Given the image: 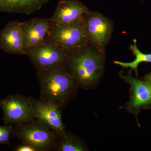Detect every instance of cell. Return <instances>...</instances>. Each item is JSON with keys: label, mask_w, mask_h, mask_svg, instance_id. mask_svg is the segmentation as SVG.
Masks as SVG:
<instances>
[{"label": "cell", "mask_w": 151, "mask_h": 151, "mask_svg": "<svg viewBox=\"0 0 151 151\" xmlns=\"http://www.w3.org/2000/svg\"><path fill=\"white\" fill-rule=\"evenodd\" d=\"M90 45L69 52L65 63L78 86L84 89H90L97 84L104 66L103 52Z\"/></svg>", "instance_id": "1"}, {"label": "cell", "mask_w": 151, "mask_h": 151, "mask_svg": "<svg viewBox=\"0 0 151 151\" xmlns=\"http://www.w3.org/2000/svg\"><path fill=\"white\" fill-rule=\"evenodd\" d=\"M37 75L40 88L41 100L62 108L77 92L78 83L65 65L50 70H37Z\"/></svg>", "instance_id": "2"}, {"label": "cell", "mask_w": 151, "mask_h": 151, "mask_svg": "<svg viewBox=\"0 0 151 151\" xmlns=\"http://www.w3.org/2000/svg\"><path fill=\"white\" fill-rule=\"evenodd\" d=\"M12 135L29 145L37 151L54 150L59 136L43 126L37 120L15 125Z\"/></svg>", "instance_id": "3"}, {"label": "cell", "mask_w": 151, "mask_h": 151, "mask_svg": "<svg viewBox=\"0 0 151 151\" xmlns=\"http://www.w3.org/2000/svg\"><path fill=\"white\" fill-rule=\"evenodd\" d=\"M48 38L68 52L90 44L86 34L84 19L65 25H52Z\"/></svg>", "instance_id": "4"}, {"label": "cell", "mask_w": 151, "mask_h": 151, "mask_svg": "<svg viewBox=\"0 0 151 151\" xmlns=\"http://www.w3.org/2000/svg\"><path fill=\"white\" fill-rule=\"evenodd\" d=\"M5 125H17L36 120L32 97L21 94H10L0 99Z\"/></svg>", "instance_id": "5"}, {"label": "cell", "mask_w": 151, "mask_h": 151, "mask_svg": "<svg viewBox=\"0 0 151 151\" xmlns=\"http://www.w3.org/2000/svg\"><path fill=\"white\" fill-rule=\"evenodd\" d=\"M68 52L47 38L44 43L27 49V55L37 71L65 65Z\"/></svg>", "instance_id": "6"}, {"label": "cell", "mask_w": 151, "mask_h": 151, "mask_svg": "<svg viewBox=\"0 0 151 151\" xmlns=\"http://www.w3.org/2000/svg\"><path fill=\"white\" fill-rule=\"evenodd\" d=\"M84 22L89 44L103 52L113 32L111 22L99 13L89 12Z\"/></svg>", "instance_id": "7"}, {"label": "cell", "mask_w": 151, "mask_h": 151, "mask_svg": "<svg viewBox=\"0 0 151 151\" xmlns=\"http://www.w3.org/2000/svg\"><path fill=\"white\" fill-rule=\"evenodd\" d=\"M120 76L130 86L129 100L124 108L137 119L142 110L151 108V85L131 75L121 73Z\"/></svg>", "instance_id": "8"}, {"label": "cell", "mask_w": 151, "mask_h": 151, "mask_svg": "<svg viewBox=\"0 0 151 151\" xmlns=\"http://www.w3.org/2000/svg\"><path fill=\"white\" fill-rule=\"evenodd\" d=\"M37 120L59 137L66 133L62 121L61 108L52 103L32 98Z\"/></svg>", "instance_id": "9"}, {"label": "cell", "mask_w": 151, "mask_h": 151, "mask_svg": "<svg viewBox=\"0 0 151 151\" xmlns=\"http://www.w3.org/2000/svg\"><path fill=\"white\" fill-rule=\"evenodd\" d=\"M90 12L84 4L77 0H59L53 15L52 25H65L84 19Z\"/></svg>", "instance_id": "10"}, {"label": "cell", "mask_w": 151, "mask_h": 151, "mask_svg": "<svg viewBox=\"0 0 151 151\" xmlns=\"http://www.w3.org/2000/svg\"><path fill=\"white\" fill-rule=\"evenodd\" d=\"M51 25L50 18H37L21 22L26 50L44 43L48 38Z\"/></svg>", "instance_id": "11"}, {"label": "cell", "mask_w": 151, "mask_h": 151, "mask_svg": "<svg viewBox=\"0 0 151 151\" xmlns=\"http://www.w3.org/2000/svg\"><path fill=\"white\" fill-rule=\"evenodd\" d=\"M0 47L10 54L27 55L21 22H10L0 31Z\"/></svg>", "instance_id": "12"}, {"label": "cell", "mask_w": 151, "mask_h": 151, "mask_svg": "<svg viewBox=\"0 0 151 151\" xmlns=\"http://www.w3.org/2000/svg\"><path fill=\"white\" fill-rule=\"evenodd\" d=\"M49 0H0V11L29 14L40 9Z\"/></svg>", "instance_id": "13"}, {"label": "cell", "mask_w": 151, "mask_h": 151, "mask_svg": "<svg viewBox=\"0 0 151 151\" xmlns=\"http://www.w3.org/2000/svg\"><path fill=\"white\" fill-rule=\"evenodd\" d=\"M55 150L57 151H86L89 150L81 139L70 132L59 137Z\"/></svg>", "instance_id": "14"}, {"label": "cell", "mask_w": 151, "mask_h": 151, "mask_svg": "<svg viewBox=\"0 0 151 151\" xmlns=\"http://www.w3.org/2000/svg\"><path fill=\"white\" fill-rule=\"evenodd\" d=\"M133 54L135 56L134 60L131 62H123L121 61H114V63L117 65L122 66L123 68H129L131 70H134L137 76L138 75V67L141 63L147 62L151 63V53H143L138 49L137 45V41L134 40V43L130 47Z\"/></svg>", "instance_id": "15"}, {"label": "cell", "mask_w": 151, "mask_h": 151, "mask_svg": "<svg viewBox=\"0 0 151 151\" xmlns=\"http://www.w3.org/2000/svg\"><path fill=\"white\" fill-rule=\"evenodd\" d=\"M12 125L0 126V145H10V137L13 132Z\"/></svg>", "instance_id": "16"}, {"label": "cell", "mask_w": 151, "mask_h": 151, "mask_svg": "<svg viewBox=\"0 0 151 151\" xmlns=\"http://www.w3.org/2000/svg\"><path fill=\"white\" fill-rule=\"evenodd\" d=\"M16 151H37L34 148L27 144H23V145L18 146L15 149Z\"/></svg>", "instance_id": "17"}, {"label": "cell", "mask_w": 151, "mask_h": 151, "mask_svg": "<svg viewBox=\"0 0 151 151\" xmlns=\"http://www.w3.org/2000/svg\"><path fill=\"white\" fill-rule=\"evenodd\" d=\"M143 80H145L151 85V72L146 75Z\"/></svg>", "instance_id": "18"}]
</instances>
